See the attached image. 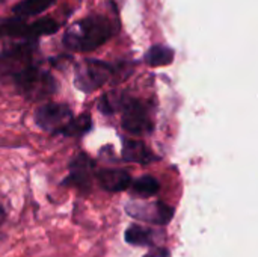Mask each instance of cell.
Segmentation results:
<instances>
[{
	"mask_svg": "<svg viewBox=\"0 0 258 257\" xmlns=\"http://www.w3.org/2000/svg\"><path fill=\"white\" fill-rule=\"evenodd\" d=\"M59 29V23L51 18H41L33 23H26L20 18H0V38H23V41L33 39L42 35H51Z\"/></svg>",
	"mask_w": 258,
	"mask_h": 257,
	"instance_id": "obj_4",
	"label": "cell"
},
{
	"mask_svg": "<svg viewBox=\"0 0 258 257\" xmlns=\"http://www.w3.org/2000/svg\"><path fill=\"white\" fill-rule=\"evenodd\" d=\"M115 33V26L104 15H89L71 24L63 33L62 42L73 52H92L103 45Z\"/></svg>",
	"mask_w": 258,
	"mask_h": 257,
	"instance_id": "obj_1",
	"label": "cell"
},
{
	"mask_svg": "<svg viewBox=\"0 0 258 257\" xmlns=\"http://www.w3.org/2000/svg\"><path fill=\"white\" fill-rule=\"evenodd\" d=\"M73 118V111L63 103H45L35 112V123L48 133H62Z\"/></svg>",
	"mask_w": 258,
	"mask_h": 257,
	"instance_id": "obj_6",
	"label": "cell"
},
{
	"mask_svg": "<svg viewBox=\"0 0 258 257\" xmlns=\"http://www.w3.org/2000/svg\"><path fill=\"white\" fill-rule=\"evenodd\" d=\"M95 168L94 161L88 155H77L70 164V176L63 180L65 185L77 186L79 189H88L92 180V171Z\"/></svg>",
	"mask_w": 258,
	"mask_h": 257,
	"instance_id": "obj_9",
	"label": "cell"
},
{
	"mask_svg": "<svg viewBox=\"0 0 258 257\" xmlns=\"http://www.w3.org/2000/svg\"><path fill=\"white\" fill-rule=\"evenodd\" d=\"M125 241L132 245H150L153 242V232L141 226H130L125 232Z\"/></svg>",
	"mask_w": 258,
	"mask_h": 257,
	"instance_id": "obj_15",
	"label": "cell"
},
{
	"mask_svg": "<svg viewBox=\"0 0 258 257\" xmlns=\"http://www.w3.org/2000/svg\"><path fill=\"white\" fill-rule=\"evenodd\" d=\"M97 179H98L101 188L109 192H119V191H124L128 186H132L130 174L125 170H119V168L101 170L97 173Z\"/></svg>",
	"mask_w": 258,
	"mask_h": 257,
	"instance_id": "obj_10",
	"label": "cell"
},
{
	"mask_svg": "<svg viewBox=\"0 0 258 257\" xmlns=\"http://www.w3.org/2000/svg\"><path fill=\"white\" fill-rule=\"evenodd\" d=\"M127 214L142 221H151L156 224H168L174 215V211L162 203H128L125 208Z\"/></svg>",
	"mask_w": 258,
	"mask_h": 257,
	"instance_id": "obj_8",
	"label": "cell"
},
{
	"mask_svg": "<svg viewBox=\"0 0 258 257\" xmlns=\"http://www.w3.org/2000/svg\"><path fill=\"white\" fill-rule=\"evenodd\" d=\"M0 2H8V0H0Z\"/></svg>",
	"mask_w": 258,
	"mask_h": 257,
	"instance_id": "obj_20",
	"label": "cell"
},
{
	"mask_svg": "<svg viewBox=\"0 0 258 257\" xmlns=\"http://www.w3.org/2000/svg\"><path fill=\"white\" fill-rule=\"evenodd\" d=\"M92 127V120L89 114H82L71 120V123L65 127L62 135L65 136H82L86 132H89Z\"/></svg>",
	"mask_w": 258,
	"mask_h": 257,
	"instance_id": "obj_14",
	"label": "cell"
},
{
	"mask_svg": "<svg viewBox=\"0 0 258 257\" xmlns=\"http://www.w3.org/2000/svg\"><path fill=\"white\" fill-rule=\"evenodd\" d=\"M122 127L135 135L150 133L153 130V123L147 117L145 108L135 98L124 97L122 101Z\"/></svg>",
	"mask_w": 258,
	"mask_h": 257,
	"instance_id": "obj_7",
	"label": "cell"
},
{
	"mask_svg": "<svg viewBox=\"0 0 258 257\" xmlns=\"http://www.w3.org/2000/svg\"><path fill=\"white\" fill-rule=\"evenodd\" d=\"M18 92L27 100H42L57 91L56 79L38 64L21 73L15 80Z\"/></svg>",
	"mask_w": 258,
	"mask_h": 257,
	"instance_id": "obj_3",
	"label": "cell"
},
{
	"mask_svg": "<svg viewBox=\"0 0 258 257\" xmlns=\"http://www.w3.org/2000/svg\"><path fill=\"white\" fill-rule=\"evenodd\" d=\"M168 254H169V251H168V250H162V248H159V250H156V251L148 253L145 257H168Z\"/></svg>",
	"mask_w": 258,
	"mask_h": 257,
	"instance_id": "obj_18",
	"label": "cell"
},
{
	"mask_svg": "<svg viewBox=\"0 0 258 257\" xmlns=\"http://www.w3.org/2000/svg\"><path fill=\"white\" fill-rule=\"evenodd\" d=\"M122 101H124L122 94L109 92V94L103 95L101 100L98 101V109L103 114H113V112H116V111H119L122 108Z\"/></svg>",
	"mask_w": 258,
	"mask_h": 257,
	"instance_id": "obj_17",
	"label": "cell"
},
{
	"mask_svg": "<svg viewBox=\"0 0 258 257\" xmlns=\"http://www.w3.org/2000/svg\"><path fill=\"white\" fill-rule=\"evenodd\" d=\"M174 59V52L169 47L165 45H154L148 50L145 61L153 65V67H160V65H168Z\"/></svg>",
	"mask_w": 258,
	"mask_h": 257,
	"instance_id": "obj_13",
	"label": "cell"
},
{
	"mask_svg": "<svg viewBox=\"0 0 258 257\" xmlns=\"http://www.w3.org/2000/svg\"><path fill=\"white\" fill-rule=\"evenodd\" d=\"M113 76V67L103 62L86 59L76 67L74 83L83 92H92L103 86Z\"/></svg>",
	"mask_w": 258,
	"mask_h": 257,
	"instance_id": "obj_5",
	"label": "cell"
},
{
	"mask_svg": "<svg viewBox=\"0 0 258 257\" xmlns=\"http://www.w3.org/2000/svg\"><path fill=\"white\" fill-rule=\"evenodd\" d=\"M157 191H159V182L151 176L139 177L138 180L132 183V192L141 197H151L157 194Z\"/></svg>",
	"mask_w": 258,
	"mask_h": 257,
	"instance_id": "obj_16",
	"label": "cell"
},
{
	"mask_svg": "<svg viewBox=\"0 0 258 257\" xmlns=\"http://www.w3.org/2000/svg\"><path fill=\"white\" fill-rule=\"evenodd\" d=\"M122 158L127 162H138V164H148L153 161L151 151L145 147L144 142L135 141V139H127L124 141L122 145Z\"/></svg>",
	"mask_w": 258,
	"mask_h": 257,
	"instance_id": "obj_12",
	"label": "cell"
},
{
	"mask_svg": "<svg viewBox=\"0 0 258 257\" xmlns=\"http://www.w3.org/2000/svg\"><path fill=\"white\" fill-rule=\"evenodd\" d=\"M56 0H21L12 8V14L15 18L26 20L35 15H39L47 8H50Z\"/></svg>",
	"mask_w": 258,
	"mask_h": 257,
	"instance_id": "obj_11",
	"label": "cell"
},
{
	"mask_svg": "<svg viewBox=\"0 0 258 257\" xmlns=\"http://www.w3.org/2000/svg\"><path fill=\"white\" fill-rule=\"evenodd\" d=\"M38 44L33 39L12 44L0 52V82L15 80L21 73L36 65Z\"/></svg>",
	"mask_w": 258,
	"mask_h": 257,
	"instance_id": "obj_2",
	"label": "cell"
},
{
	"mask_svg": "<svg viewBox=\"0 0 258 257\" xmlns=\"http://www.w3.org/2000/svg\"><path fill=\"white\" fill-rule=\"evenodd\" d=\"M5 218H6V214H5V211H3V208H2V204H0V226L5 223Z\"/></svg>",
	"mask_w": 258,
	"mask_h": 257,
	"instance_id": "obj_19",
	"label": "cell"
}]
</instances>
